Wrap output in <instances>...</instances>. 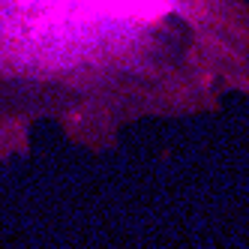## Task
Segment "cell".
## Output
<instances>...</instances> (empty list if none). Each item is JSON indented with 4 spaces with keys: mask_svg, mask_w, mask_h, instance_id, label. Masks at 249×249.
I'll return each mask as SVG.
<instances>
[{
    "mask_svg": "<svg viewBox=\"0 0 249 249\" xmlns=\"http://www.w3.org/2000/svg\"><path fill=\"white\" fill-rule=\"evenodd\" d=\"M249 93L246 0H0V162L57 123L87 150L123 126Z\"/></svg>",
    "mask_w": 249,
    "mask_h": 249,
    "instance_id": "6da1fadb",
    "label": "cell"
}]
</instances>
